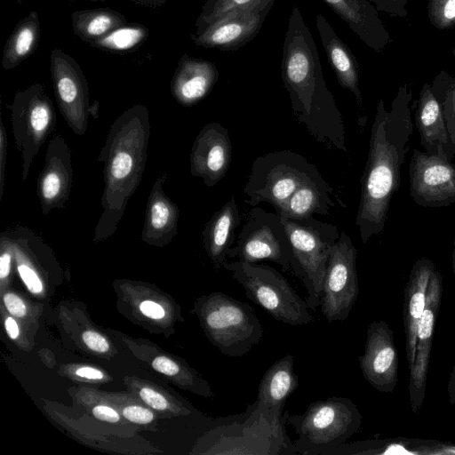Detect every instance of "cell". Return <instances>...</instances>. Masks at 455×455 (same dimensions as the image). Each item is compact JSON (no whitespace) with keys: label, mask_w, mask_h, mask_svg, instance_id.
<instances>
[{"label":"cell","mask_w":455,"mask_h":455,"mask_svg":"<svg viewBox=\"0 0 455 455\" xmlns=\"http://www.w3.org/2000/svg\"><path fill=\"white\" fill-rule=\"evenodd\" d=\"M411 99V88L403 84L390 109L386 108L383 100L377 105L355 217L363 243L382 232L392 198L399 189L401 168L410 150L408 142L414 128Z\"/></svg>","instance_id":"6da1fadb"},{"label":"cell","mask_w":455,"mask_h":455,"mask_svg":"<svg viewBox=\"0 0 455 455\" xmlns=\"http://www.w3.org/2000/svg\"><path fill=\"white\" fill-rule=\"evenodd\" d=\"M281 76L298 122L317 142L347 153L342 115L326 85L315 43L297 5L288 20Z\"/></svg>","instance_id":"7a4b0ae2"},{"label":"cell","mask_w":455,"mask_h":455,"mask_svg":"<svg viewBox=\"0 0 455 455\" xmlns=\"http://www.w3.org/2000/svg\"><path fill=\"white\" fill-rule=\"evenodd\" d=\"M147 107L136 104L125 109L110 125L98 161L103 164L102 212L93 241L105 240L117 230L126 206L139 188L146 167L150 140Z\"/></svg>","instance_id":"3957f363"},{"label":"cell","mask_w":455,"mask_h":455,"mask_svg":"<svg viewBox=\"0 0 455 455\" xmlns=\"http://www.w3.org/2000/svg\"><path fill=\"white\" fill-rule=\"evenodd\" d=\"M286 421L299 436L295 453L330 455L359 429L362 415L350 399L330 396L309 403L301 414L288 415Z\"/></svg>","instance_id":"277c9868"},{"label":"cell","mask_w":455,"mask_h":455,"mask_svg":"<svg viewBox=\"0 0 455 455\" xmlns=\"http://www.w3.org/2000/svg\"><path fill=\"white\" fill-rule=\"evenodd\" d=\"M280 218L290 242L291 271L303 283L307 306L315 311L320 306L328 259L340 232L338 226L313 216L301 220Z\"/></svg>","instance_id":"5b68a950"},{"label":"cell","mask_w":455,"mask_h":455,"mask_svg":"<svg viewBox=\"0 0 455 455\" xmlns=\"http://www.w3.org/2000/svg\"><path fill=\"white\" fill-rule=\"evenodd\" d=\"M323 178L317 167L291 150L271 151L252 163L243 188L246 203L270 204L278 212L304 183Z\"/></svg>","instance_id":"8992f818"},{"label":"cell","mask_w":455,"mask_h":455,"mask_svg":"<svg viewBox=\"0 0 455 455\" xmlns=\"http://www.w3.org/2000/svg\"><path fill=\"white\" fill-rule=\"evenodd\" d=\"M244 289L245 296L276 321L292 326L313 320L302 299L275 268L263 264L226 261L223 267Z\"/></svg>","instance_id":"52a82bcc"},{"label":"cell","mask_w":455,"mask_h":455,"mask_svg":"<svg viewBox=\"0 0 455 455\" xmlns=\"http://www.w3.org/2000/svg\"><path fill=\"white\" fill-rule=\"evenodd\" d=\"M199 313L210 341L224 355L243 356L261 340L262 325L248 303L216 291L202 299Z\"/></svg>","instance_id":"ba28073f"},{"label":"cell","mask_w":455,"mask_h":455,"mask_svg":"<svg viewBox=\"0 0 455 455\" xmlns=\"http://www.w3.org/2000/svg\"><path fill=\"white\" fill-rule=\"evenodd\" d=\"M9 108L15 146L22 160L21 181L24 182L35 156L55 129L56 112L40 83L18 90Z\"/></svg>","instance_id":"9c48e42d"},{"label":"cell","mask_w":455,"mask_h":455,"mask_svg":"<svg viewBox=\"0 0 455 455\" xmlns=\"http://www.w3.org/2000/svg\"><path fill=\"white\" fill-rule=\"evenodd\" d=\"M227 256L247 263L269 260L291 271V246L280 216L259 207L250 210Z\"/></svg>","instance_id":"30bf717a"},{"label":"cell","mask_w":455,"mask_h":455,"mask_svg":"<svg viewBox=\"0 0 455 455\" xmlns=\"http://www.w3.org/2000/svg\"><path fill=\"white\" fill-rule=\"evenodd\" d=\"M356 249L341 231L328 259L320 299L321 312L328 323L344 321L359 295Z\"/></svg>","instance_id":"8fae6325"},{"label":"cell","mask_w":455,"mask_h":455,"mask_svg":"<svg viewBox=\"0 0 455 455\" xmlns=\"http://www.w3.org/2000/svg\"><path fill=\"white\" fill-rule=\"evenodd\" d=\"M50 71L60 113L75 134L84 135L92 105L88 83L80 65L57 48L50 54Z\"/></svg>","instance_id":"7c38bea8"},{"label":"cell","mask_w":455,"mask_h":455,"mask_svg":"<svg viewBox=\"0 0 455 455\" xmlns=\"http://www.w3.org/2000/svg\"><path fill=\"white\" fill-rule=\"evenodd\" d=\"M410 196L419 206L455 204V165L436 155L413 149L409 164Z\"/></svg>","instance_id":"4fadbf2b"},{"label":"cell","mask_w":455,"mask_h":455,"mask_svg":"<svg viewBox=\"0 0 455 455\" xmlns=\"http://www.w3.org/2000/svg\"><path fill=\"white\" fill-rule=\"evenodd\" d=\"M442 295L443 275L435 267L429 278L426 306L417 331L415 360L410 370L408 389L411 408L414 413L419 411L426 396L429 358Z\"/></svg>","instance_id":"5bb4252c"},{"label":"cell","mask_w":455,"mask_h":455,"mask_svg":"<svg viewBox=\"0 0 455 455\" xmlns=\"http://www.w3.org/2000/svg\"><path fill=\"white\" fill-rule=\"evenodd\" d=\"M393 333L384 320L371 322L366 331L364 353L358 358L363 378L383 393L392 392L398 382V353Z\"/></svg>","instance_id":"9a60e30c"},{"label":"cell","mask_w":455,"mask_h":455,"mask_svg":"<svg viewBox=\"0 0 455 455\" xmlns=\"http://www.w3.org/2000/svg\"><path fill=\"white\" fill-rule=\"evenodd\" d=\"M73 182L71 150L60 134H54L47 146L44 164L36 182L42 213L62 210L69 199Z\"/></svg>","instance_id":"2e32d148"},{"label":"cell","mask_w":455,"mask_h":455,"mask_svg":"<svg viewBox=\"0 0 455 455\" xmlns=\"http://www.w3.org/2000/svg\"><path fill=\"white\" fill-rule=\"evenodd\" d=\"M231 159L232 143L228 129L214 122L204 124L191 148V175L212 188L226 175Z\"/></svg>","instance_id":"e0dca14e"},{"label":"cell","mask_w":455,"mask_h":455,"mask_svg":"<svg viewBox=\"0 0 455 455\" xmlns=\"http://www.w3.org/2000/svg\"><path fill=\"white\" fill-rule=\"evenodd\" d=\"M269 9H238L227 13L200 33L191 35L197 46L220 51H236L260 31Z\"/></svg>","instance_id":"ac0fdd59"},{"label":"cell","mask_w":455,"mask_h":455,"mask_svg":"<svg viewBox=\"0 0 455 455\" xmlns=\"http://www.w3.org/2000/svg\"><path fill=\"white\" fill-rule=\"evenodd\" d=\"M298 386L293 357L286 355L275 362L263 375L257 399L251 404L252 411L259 414L269 424L282 427L283 408Z\"/></svg>","instance_id":"d6986e66"},{"label":"cell","mask_w":455,"mask_h":455,"mask_svg":"<svg viewBox=\"0 0 455 455\" xmlns=\"http://www.w3.org/2000/svg\"><path fill=\"white\" fill-rule=\"evenodd\" d=\"M435 268V265L430 259H419L411 269L404 288L403 321L406 359L410 370L415 360L417 331L426 306L427 285Z\"/></svg>","instance_id":"ffe728a7"},{"label":"cell","mask_w":455,"mask_h":455,"mask_svg":"<svg viewBox=\"0 0 455 455\" xmlns=\"http://www.w3.org/2000/svg\"><path fill=\"white\" fill-rule=\"evenodd\" d=\"M167 173L162 172L148 194L141 239L153 245L168 244L178 234L180 209L165 194L164 184Z\"/></svg>","instance_id":"44dd1931"},{"label":"cell","mask_w":455,"mask_h":455,"mask_svg":"<svg viewBox=\"0 0 455 455\" xmlns=\"http://www.w3.org/2000/svg\"><path fill=\"white\" fill-rule=\"evenodd\" d=\"M219 75L213 62L184 53L171 81L172 95L183 107L194 106L212 92Z\"/></svg>","instance_id":"7402d4cb"},{"label":"cell","mask_w":455,"mask_h":455,"mask_svg":"<svg viewBox=\"0 0 455 455\" xmlns=\"http://www.w3.org/2000/svg\"><path fill=\"white\" fill-rule=\"evenodd\" d=\"M371 50L382 52L393 39L368 0H323Z\"/></svg>","instance_id":"603a6c76"},{"label":"cell","mask_w":455,"mask_h":455,"mask_svg":"<svg viewBox=\"0 0 455 455\" xmlns=\"http://www.w3.org/2000/svg\"><path fill=\"white\" fill-rule=\"evenodd\" d=\"M415 125L420 136V145L427 155H436L451 162L448 132L441 105L432 86L424 83L417 101Z\"/></svg>","instance_id":"cb8c5ba5"},{"label":"cell","mask_w":455,"mask_h":455,"mask_svg":"<svg viewBox=\"0 0 455 455\" xmlns=\"http://www.w3.org/2000/svg\"><path fill=\"white\" fill-rule=\"evenodd\" d=\"M315 25L328 61L336 74L340 86L349 90L359 106L363 105V96L359 86L360 68L349 47L336 34L326 18L319 13Z\"/></svg>","instance_id":"d4e9b609"},{"label":"cell","mask_w":455,"mask_h":455,"mask_svg":"<svg viewBox=\"0 0 455 455\" xmlns=\"http://www.w3.org/2000/svg\"><path fill=\"white\" fill-rule=\"evenodd\" d=\"M240 224L241 216L235 196L205 223L201 233L203 244L215 269L221 268L227 261L228 251L235 242Z\"/></svg>","instance_id":"484cf974"},{"label":"cell","mask_w":455,"mask_h":455,"mask_svg":"<svg viewBox=\"0 0 455 455\" xmlns=\"http://www.w3.org/2000/svg\"><path fill=\"white\" fill-rule=\"evenodd\" d=\"M331 196L339 197L323 178L310 180L301 185L275 212L291 220H301L314 214L329 215L331 208L336 205Z\"/></svg>","instance_id":"4316f807"},{"label":"cell","mask_w":455,"mask_h":455,"mask_svg":"<svg viewBox=\"0 0 455 455\" xmlns=\"http://www.w3.org/2000/svg\"><path fill=\"white\" fill-rule=\"evenodd\" d=\"M40 33L38 13L31 11L14 27L4 44L1 61L4 69L14 68L33 54L37 48Z\"/></svg>","instance_id":"83f0119b"},{"label":"cell","mask_w":455,"mask_h":455,"mask_svg":"<svg viewBox=\"0 0 455 455\" xmlns=\"http://www.w3.org/2000/svg\"><path fill=\"white\" fill-rule=\"evenodd\" d=\"M127 22L123 13L110 8L79 10L71 13L75 35L88 44Z\"/></svg>","instance_id":"f1b7e54d"},{"label":"cell","mask_w":455,"mask_h":455,"mask_svg":"<svg viewBox=\"0 0 455 455\" xmlns=\"http://www.w3.org/2000/svg\"><path fill=\"white\" fill-rule=\"evenodd\" d=\"M149 36L148 28L140 23H125L90 45L111 53H127L142 45Z\"/></svg>","instance_id":"f546056e"},{"label":"cell","mask_w":455,"mask_h":455,"mask_svg":"<svg viewBox=\"0 0 455 455\" xmlns=\"http://www.w3.org/2000/svg\"><path fill=\"white\" fill-rule=\"evenodd\" d=\"M432 90L438 100L448 132L451 156H455V76L441 70L432 80Z\"/></svg>","instance_id":"4dcf8cb0"},{"label":"cell","mask_w":455,"mask_h":455,"mask_svg":"<svg viewBox=\"0 0 455 455\" xmlns=\"http://www.w3.org/2000/svg\"><path fill=\"white\" fill-rule=\"evenodd\" d=\"M275 0H206L196 20V32L200 33L212 23L238 9H271Z\"/></svg>","instance_id":"1f68e13d"},{"label":"cell","mask_w":455,"mask_h":455,"mask_svg":"<svg viewBox=\"0 0 455 455\" xmlns=\"http://www.w3.org/2000/svg\"><path fill=\"white\" fill-rule=\"evenodd\" d=\"M427 18L429 23L439 30L455 27V0H428Z\"/></svg>","instance_id":"d6a6232c"},{"label":"cell","mask_w":455,"mask_h":455,"mask_svg":"<svg viewBox=\"0 0 455 455\" xmlns=\"http://www.w3.org/2000/svg\"><path fill=\"white\" fill-rule=\"evenodd\" d=\"M379 12H384L390 16L406 18L408 15V0H368Z\"/></svg>","instance_id":"836d02e7"},{"label":"cell","mask_w":455,"mask_h":455,"mask_svg":"<svg viewBox=\"0 0 455 455\" xmlns=\"http://www.w3.org/2000/svg\"><path fill=\"white\" fill-rule=\"evenodd\" d=\"M18 261V272L27 288L33 293H40L43 290V283L37 273L24 262Z\"/></svg>","instance_id":"e575fe53"},{"label":"cell","mask_w":455,"mask_h":455,"mask_svg":"<svg viewBox=\"0 0 455 455\" xmlns=\"http://www.w3.org/2000/svg\"><path fill=\"white\" fill-rule=\"evenodd\" d=\"M8 154V140L5 127L2 117L0 118V200L4 196L6 179V164Z\"/></svg>","instance_id":"d590c367"},{"label":"cell","mask_w":455,"mask_h":455,"mask_svg":"<svg viewBox=\"0 0 455 455\" xmlns=\"http://www.w3.org/2000/svg\"><path fill=\"white\" fill-rule=\"evenodd\" d=\"M123 415L128 420L138 424H148L152 421L153 413L143 407L131 405L123 410Z\"/></svg>","instance_id":"8d00e7d4"},{"label":"cell","mask_w":455,"mask_h":455,"mask_svg":"<svg viewBox=\"0 0 455 455\" xmlns=\"http://www.w3.org/2000/svg\"><path fill=\"white\" fill-rule=\"evenodd\" d=\"M140 396L148 405L157 411H164L168 407L166 399L151 388L143 387L140 391Z\"/></svg>","instance_id":"74e56055"},{"label":"cell","mask_w":455,"mask_h":455,"mask_svg":"<svg viewBox=\"0 0 455 455\" xmlns=\"http://www.w3.org/2000/svg\"><path fill=\"white\" fill-rule=\"evenodd\" d=\"M83 340L90 349L99 353H104L109 347L108 341L101 335L92 331L84 332Z\"/></svg>","instance_id":"f35d334b"},{"label":"cell","mask_w":455,"mask_h":455,"mask_svg":"<svg viewBox=\"0 0 455 455\" xmlns=\"http://www.w3.org/2000/svg\"><path fill=\"white\" fill-rule=\"evenodd\" d=\"M153 368L165 375L175 376L180 372L179 365L165 356H158L152 363Z\"/></svg>","instance_id":"ab89813d"},{"label":"cell","mask_w":455,"mask_h":455,"mask_svg":"<svg viewBox=\"0 0 455 455\" xmlns=\"http://www.w3.org/2000/svg\"><path fill=\"white\" fill-rule=\"evenodd\" d=\"M4 301L8 311L17 316L22 317L26 315V306L22 299L13 293H6Z\"/></svg>","instance_id":"60d3db41"},{"label":"cell","mask_w":455,"mask_h":455,"mask_svg":"<svg viewBox=\"0 0 455 455\" xmlns=\"http://www.w3.org/2000/svg\"><path fill=\"white\" fill-rule=\"evenodd\" d=\"M140 308L143 315L152 319H161L164 316V308L154 301L145 300L140 304Z\"/></svg>","instance_id":"b9f144b4"},{"label":"cell","mask_w":455,"mask_h":455,"mask_svg":"<svg viewBox=\"0 0 455 455\" xmlns=\"http://www.w3.org/2000/svg\"><path fill=\"white\" fill-rule=\"evenodd\" d=\"M93 415L104 421L116 422L119 420V414L110 407L106 405H99L93 408Z\"/></svg>","instance_id":"7bdbcfd3"},{"label":"cell","mask_w":455,"mask_h":455,"mask_svg":"<svg viewBox=\"0 0 455 455\" xmlns=\"http://www.w3.org/2000/svg\"><path fill=\"white\" fill-rule=\"evenodd\" d=\"M76 373L79 377L89 379H100L103 378V373L100 371L92 367H81L76 370Z\"/></svg>","instance_id":"ee69618b"},{"label":"cell","mask_w":455,"mask_h":455,"mask_svg":"<svg viewBox=\"0 0 455 455\" xmlns=\"http://www.w3.org/2000/svg\"><path fill=\"white\" fill-rule=\"evenodd\" d=\"M448 400L452 405H455V366L450 375V379L447 385Z\"/></svg>","instance_id":"f6af8a7d"},{"label":"cell","mask_w":455,"mask_h":455,"mask_svg":"<svg viewBox=\"0 0 455 455\" xmlns=\"http://www.w3.org/2000/svg\"><path fill=\"white\" fill-rule=\"evenodd\" d=\"M138 5L156 9L165 4L169 0H129Z\"/></svg>","instance_id":"bcb514c9"},{"label":"cell","mask_w":455,"mask_h":455,"mask_svg":"<svg viewBox=\"0 0 455 455\" xmlns=\"http://www.w3.org/2000/svg\"><path fill=\"white\" fill-rule=\"evenodd\" d=\"M4 325L11 339H16L19 336V327L17 323L12 317H7L5 319Z\"/></svg>","instance_id":"7dc6e473"},{"label":"cell","mask_w":455,"mask_h":455,"mask_svg":"<svg viewBox=\"0 0 455 455\" xmlns=\"http://www.w3.org/2000/svg\"><path fill=\"white\" fill-rule=\"evenodd\" d=\"M452 269H453V275H454V280H455V237L453 240Z\"/></svg>","instance_id":"c3c4849f"},{"label":"cell","mask_w":455,"mask_h":455,"mask_svg":"<svg viewBox=\"0 0 455 455\" xmlns=\"http://www.w3.org/2000/svg\"><path fill=\"white\" fill-rule=\"evenodd\" d=\"M90 1H92V2H101V3H104V2H106L107 0H90Z\"/></svg>","instance_id":"681fc988"},{"label":"cell","mask_w":455,"mask_h":455,"mask_svg":"<svg viewBox=\"0 0 455 455\" xmlns=\"http://www.w3.org/2000/svg\"><path fill=\"white\" fill-rule=\"evenodd\" d=\"M451 54L455 57V48L451 50Z\"/></svg>","instance_id":"f907efd6"},{"label":"cell","mask_w":455,"mask_h":455,"mask_svg":"<svg viewBox=\"0 0 455 455\" xmlns=\"http://www.w3.org/2000/svg\"><path fill=\"white\" fill-rule=\"evenodd\" d=\"M19 2L24 1V0H18Z\"/></svg>","instance_id":"816d5d0a"}]
</instances>
